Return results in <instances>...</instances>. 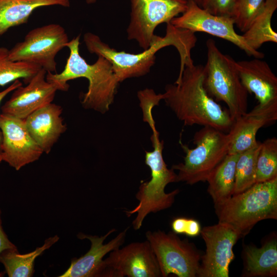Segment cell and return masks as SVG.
<instances>
[{"label": "cell", "instance_id": "cell-11", "mask_svg": "<svg viewBox=\"0 0 277 277\" xmlns=\"http://www.w3.org/2000/svg\"><path fill=\"white\" fill-rule=\"evenodd\" d=\"M200 234L206 249L197 276L228 277L229 265L234 259L233 247L240 234L229 225L219 222L204 227Z\"/></svg>", "mask_w": 277, "mask_h": 277}, {"label": "cell", "instance_id": "cell-14", "mask_svg": "<svg viewBox=\"0 0 277 277\" xmlns=\"http://www.w3.org/2000/svg\"><path fill=\"white\" fill-rule=\"evenodd\" d=\"M105 277H160V266L148 241L132 242L110 252Z\"/></svg>", "mask_w": 277, "mask_h": 277}, {"label": "cell", "instance_id": "cell-8", "mask_svg": "<svg viewBox=\"0 0 277 277\" xmlns=\"http://www.w3.org/2000/svg\"><path fill=\"white\" fill-rule=\"evenodd\" d=\"M69 41L63 26L49 24L30 30L9 50L8 56L13 61L36 64L47 72H56L55 57Z\"/></svg>", "mask_w": 277, "mask_h": 277}, {"label": "cell", "instance_id": "cell-6", "mask_svg": "<svg viewBox=\"0 0 277 277\" xmlns=\"http://www.w3.org/2000/svg\"><path fill=\"white\" fill-rule=\"evenodd\" d=\"M206 44L207 60L204 66V88L216 101L226 104L235 121L247 112L248 92L241 82L236 61L223 54L212 39H208Z\"/></svg>", "mask_w": 277, "mask_h": 277}, {"label": "cell", "instance_id": "cell-32", "mask_svg": "<svg viewBox=\"0 0 277 277\" xmlns=\"http://www.w3.org/2000/svg\"><path fill=\"white\" fill-rule=\"evenodd\" d=\"M187 218L178 217L171 223V228L175 234H184L187 225Z\"/></svg>", "mask_w": 277, "mask_h": 277}, {"label": "cell", "instance_id": "cell-7", "mask_svg": "<svg viewBox=\"0 0 277 277\" xmlns=\"http://www.w3.org/2000/svg\"><path fill=\"white\" fill-rule=\"evenodd\" d=\"M180 143L185 153L184 162L173 165L172 168L178 171L177 182L193 185L207 181L211 172L228 154L230 138L227 133L203 126L194 135V148Z\"/></svg>", "mask_w": 277, "mask_h": 277}, {"label": "cell", "instance_id": "cell-33", "mask_svg": "<svg viewBox=\"0 0 277 277\" xmlns=\"http://www.w3.org/2000/svg\"><path fill=\"white\" fill-rule=\"evenodd\" d=\"M23 85V83L19 80H16L13 82L10 86H9L5 89L0 91V105L4 100V98L10 93L12 92L15 89L18 87ZM2 142V133L0 129V163L2 162L1 160V145Z\"/></svg>", "mask_w": 277, "mask_h": 277}, {"label": "cell", "instance_id": "cell-35", "mask_svg": "<svg viewBox=\"0 0 277 277\" xmlns=\"http://www.w3.org/2000/svg\"><path fill=\"white\" fill-rule=\"evenodd\" d=\"M192 1L195 2L199 6H200V0H192Z\"/></svg>", "mask_w": 277, "mask_h": 277}, {"label": "cell", "instance_id": "cell-29", "mask_svg": "<svg viewBox=\"0 0 277 277\" xmlns=\"http://www.w3.org/2000/svg\"><path fill=\"white\" fill-rule=\"evenodd\" d=\"M236 0H200V6L209 13L233 17Z\"/></svg>", "mask_w": 277, "mask_h": 277}, {"label": "cell", "instance_id": "cell-23", "mask_svg": "<svg viewBox=\"0 0 277 277\" xmlns=\"http://www.w3.org/2000/svg\"><path fill=\"white\" fill-rule=\"evenodd\" d=\"M58 240L57 235L48 238L41 247L26 254L19 253L17 248L6 249L0 253V262L3 264L9 277L32 276L35 259Z\"/></svg>", "mask_w": 277, "mask_h": 277}, {"label": "cell", "instance_id": "cell-25", "mask_svg": "<svg viewBox=\"0 0 277 277\" xmlns=\"http://www.w3.org/2000/svg\"><path fill=\"white\" fill-rule=\"evenodd\" d=\"M9 50L0 47V86L20 79L28 84L42 68L36 64L11 60L8 56Z\"/></svg>", "mask_w": 277, "mask_h": 277}, {"label": "cell", "instance_id": "cell-20", "mask_svg": "<svg viewBox=\"0 0 277 277\" xmlns=\"http://www.w3.org/2000/svg\"><path fill=\"white\" fill-rule=\"evenodd\" d=\"M245 276L274 277L277 275V241L274 236L261 247L247 245L243 250Z\"/></svg>", "mask_w": 277, "mask_h": 277}, {"label": "cell", "instance_id": "cell-2", "mask_svg": "<svg viewBox=\"0 0 277 277\" xmlns=\"http://www.w3.org/2000/svg\"><path fill=\"white\" fill-rule=\"evenodd\" d=\"M83 40L90 53L102 56L111 63L116 77L121 82L149 73L155 64L156 52L169 46H173L177 49L180 56V70H183L186 65L193 62L191 51L195 46L197 38L195 32L176 27L170 22L167 23L165 36L154 35L149 48L138 53L117 51L91 32L85 33Z\"/></svg>", "mask_w": 277, "mask_h": 277}, {"label": "cell", "instance_id": "cell-31", "mask_svg": "<svg viewBox=\"0 0 277 277\" xmlns=\"http://www.w3.org/2000/svg\"><path fill=\"white\" fill-rule=\"evenodd\" d=\"M1 215V211L0 210V253L6 249L16 248L15 245L9 240L3 230Z\"/></svg>", "mask_w": 277, "mask_h": 277}, {"label": "cell", "instance_id": "cell-3", "mask_svg": "<svg viewBox=\"0 0 277 277\" xmlns=\"http://www.w3.org/2000/svg\"><path fill=\"white\" fill-rule=\"evenodd\" d=\"M80 39L78 35L66 44L70 53L64 69L60 73L47 72L46 80L58 84L61 91H66L69 87L68 81L80 77L87 78L89 85L87 91L82 96V106L105 113L114 101L120 82L111 63L105 57L97 56L94 63H87L80 54Z\"/></svg>", "mask_w": 277, "mask_h": 277}, {"label": "cell", "instance_id": "cell-21", "mask_svg": "<svg viewBox=\"0 0 277 277\" xmlns=\"http://www.w3.org/2000/svg\"><path fill=\"white\" fill-rule=\"evenodd\" d=\"M69 0H0V36L10 28L28 22L36 9L43 7L70 6Z\"/></svg>", "mask_w": 277, "mask_h": 277}, {"label": "cell", "instance_id": "cell-19", "mask_svg": "<svg viewBox=\"0 0 277 277\" xmlns=\"http://www.w3.org/2000/svg\"><path fill=\"white\" fill-rule=\"evenodd\" d=\"M243 86L253 93L260 105L277 103V77L270 66L261 58L235 62Z\"/></svg>", "mask_w": 277, "mask_h": 277}, {"label": "cell", "instance_id": "cell-16", "mask_svg": "<svg viewBox=\"0 0 277 277\" xmlns=\"http://www.w3.org/2000/svg\"><path fill=\"white\" fill-rule=\"evenodd\" d=\"M128 227L121 232L115 238L104 244V242L115 229L109 230L101 236L80 233L78 239H88L91 247L84 255L73 259L68 269L60 277H105L106 266L103 259L106 254L121 247L125 242Z\"/></svg>", "mask_w": 277, "mask_h": 277}, {"label": "cell", "instance_id": "cell-12", "mask_svg": "<svg viewBox=\"0 0 277 277\" xmlns=\"http://www.w3.org/2000/svg\"><path fill=\"white\" fill-rule=\"evenodd\" d=\"M170 23L178 28L194 32H205L228 41L244 51L249 56L261 59L264 57L263 53L250 47L242 35L236 33L232 17L211 14L192 0H188L186 10L181 15L173 18Z\"/></svg>", "mask_w": 277, "mask_h": 277}, {"label": "cell", "instance_id": "cell-13", "mask_svg": "<svg viewBox=\"0 0 277 277\" xmlns=\"http://www.w3.org/2000/svg\"><path fill=\"white\" fill-rule=\"evenodd\" d=\"M2 162L16 170L39 160L43 151L29 132L25 120L0 113Z\"/></svg>", "mask_w": 277, "mask_h": 277}, {"label": "cell", "instance_id": "cell-30", "mask_svg": "<svg viewBox=\"0 0 277 277\" xmlns=\"http://www.w3.org/2000/svg\"><path fill=\"white\" fill-rule=\"evenodd\" d=\"M201 229L198 221L192 219H188L184 234L189 236H195L200 234Z\"/></svg>", "mask_w": 277, "mask_h": 277}, {"label": "cell", "instance_id": "cell-10", "mask_svg": "<svg viewBox=\"0 0 277 277\" xmlns=\"http://www.w3.org/2000/svg\"><path fill=\"white\" fill-rule=\"evenodd\" d=\"M130 19L127 38L143 50L149 48L154 31L161 24L170 23L187 9L188 0H130Z\"/></svg>", "mask_w": 277, "mask_h": 277}, {"label": "cell", "instance_id": "cell-18", "mask_svg": "<svg viewBox=\"0 0 277 277\" xmlns=\"http://www.w3.org/2000/svg\"><path fill=\"white\" fill-rule=\"evenodd\" d=\"M63 110L60 105L51 103L38 108L25 119L29 132L44 153H49L67 130L62 116Z\"/></svg>", "mask_w": 277, "mask_h": 277}, {"label": "cell", "instance_id": "cell-26", "mask_svg": "<svg viewBox=\"0 0 277 277\" xmlns=\"http://www.w3.org/2000/svg\"><path fill=\"white\" fill-rule=\"evenodd\" d=\"M261 142L240 153L235 166V185L233 194L241 193L254 185L256 179V167Z\"/></svg>", "mask_w": 277, "mask_h": 277}, {"label": "cell", "instance_id": "cell-15", "mask_svg": "<svg viewBox=\"0 0 277 277\" xmlns=\"http://www.w3.org/2000/svg\"><path fill=\"white\" fill-rule=\"evenodd\" d=\"M47 71L41 69L26 86L18 87L1 107L2 113L25 120L38 108L52 103L60 86L46 80Z\"/></svg>", "mask_w": 277, "mask_h": 277}, {"label": "cell", "instance_id": "cell-5", "mask_svg": "<svg viewBox=\"0 0 277 277\" xmlns=\"http://www.w3.org/2000/svg\"><path fill=\"white\" fill-rule=\"evenodd\" d=\"M152 130L151 141L153 150L146 151L145 163L151 171V179L143 182L135 195L138 205L131 210L125 211L128 217L137 213L132 222L134 230L141 228L147 215L170 207L174 202L179 189L166 193V186L170 183L177 182V174L172 168L168 169L163 157L164 142L160 141L159 133L155 125L150 126Z\"/></svg>", "mask_w": 277, "mask_h": 277}, {"label": "cell", "instance_id": "cell-34", "mask_svg": "<svg viewBox=\"0 0 277 277\" xmlns=\"http://www.w3.org/2000/svg\"><path fill=\"white\" fill-rule=\"evenodd\" d=\"M97 0H86V2L88 4H92L95 3Z\"/></svg>", "mask_w": 277, "mask_h": 277}, {"label": "cell", "instance_id": "cell-9", "mask_svg": "<svg viewBox=\"0 0 277 277\" xmlns=\"http://www.w3.org/2000/svg\"><path fill=\"white\" fill-rule=\"evenodd\" d=\"M158 262L162 276H197L202 255L193 244L181 240L175 233L161 230L146 233Z\"/></svg>", "mask_w": 277, "mask_h": 277}, {"label": "cell", "instance_id": "cell-17", "mask_svg": "<svg viewBox=\"0 0 277 277\" xmlns=\"http://www.w3.org/2000/svg\"><path fill=\"white\" fill-rule=\"evenodd\" d=\"M276 120L277 103L258 104L236 118L227 133L230 138L228 154L241 153L255 145L259 130Z\"/></svg>", "mask_w": 277, "mask_h": 277}, {"label": "cell", "instance_id": "cell-22", "mask_svg": "<svg viewBox=\"0 0 277 277\" xmlns=\"http://www.w3.org/2000/svg\"><path fill=\"white\" fill-rule=\"evenodd\" d=\"M240 153L228 154L208 176V192L214 206L223 204L233 194L235 166Z\"/></svg>", "mask_w": 277, "mask_h": 277}, {"label": "cell", "instance_id": "cell-28", "mask_svg": "<svg viewBox=\"0 0 277 277\" xmlns=\"http://www.w3.org/2000/svg\"><path fill=\"white\" fill-rule=\"evenodd\" d=\"M265 0H236L233 17L234 24L245 32L262 9Z\"/></svg>", "mask_w": 277, "mask_h": 277}, {"label": "cell", "instance_id": "cell-27", "mask_svg": "<svg viewBox=\"0 0 277 277\" xmlns=\"http://www.w3.org/2000/svg\"><path fill=\"white\" fill-rule=\"evenodd\" d=\"M275 177H277V139L273 137L261 143L256 161L255 182H264Z\"/></svg>", "mask_w": 277, "mask_h": 277}, {"label": "cell", "instance_id": "cell-4", "mask_svg": "<svg viewBox=\"0 0 277 277\" xmlns=\"http://www.w3.org/2000/svg\"><path fill=\"white\" fill-rule=\"evenodd\" d=\"M219 222L226 223L241 235H246L259 222L277 219V177L256 183L214 206Z\"/></svg>", "mask_w": 277, "mask_h": 277}, {"label": "cell", "instance_id": "cell-1", "mask_svg": "<svg viewBox=\"0 0 277 277\" xmlns=\"http://www.w3.org/2000/svg\"><path fill=\"white\" fill-rule=\"evenodd\" d=\"M204 78V66H185L175 82L165 86L163 100L185 126H210L228 133L234 121L207 93Z\"/></svg>", "mask_w": 277, "mask_h": 277}, {"label": "cell", "instance_id": "cell-24", "mask_svg": "<svg viewBox=\"0 0 277 277\" xmlns=\"http://www.w3.org/2000/svg\"><path fill=\"white\" fill-rule=\"evenodd\" d=\"M276 8L277 0H265L262 9L242 35L245 42L253 49L258 50L267 42L277 43V34L271 25Z\"/></svg>", "mask_w": 277, "mask_h": 277}]
</instances>
